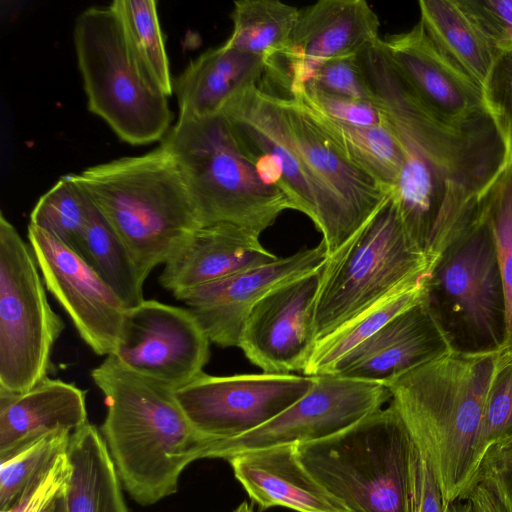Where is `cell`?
<instances>
[{
    "mask_svg": "<svg viewBox=\"0 0 512 512\" xmlns=\"http://www.w3.org/2000/svg\"><path fill=\"white\" fill-rule=\"evenodd\" d=\"M220 113L262 179L321 232L328 256L389 200L391 193L346 157L301 97L256 83L231 97Z\"/></svg>",
    "mask_w": 512,
    "mask_h": 512,
    "instance_id": "cell-1",
    "label": "cell"
},
{
    "mask_svg": "<svg viewBox=\"0 0 512 512\" xmlns=\"http://www.w3.org/2000/svg\"><path fill=\"white\" fill-rule=\"evenodd\" d=\"M91 377L107 405L100 432L123 487L139 505L175 494L188 465L213 458L216 440L193 428L174 389L130 370L114 355Z\"/></svg>",
    "mask_w": 512,
    "mask_h": 512,
    "instance_id": "cell-2",
    "label": "cell"
},
{
    "mask_svg": "<svg viewBox=\"0 0 512 512\" xmlns=\"http://www.w3.org/2000/svg\"><path fill=\"white\" fill-rule=\"evenodd\" d=\"M499 353L447 354L393 379L391 402L428 452L444 500H463L480 465L485 400Z\"/></svg>",
    "mask_w": 512,
    "mask_h": 512,
    "instance_id": "cell-3",
    "label": "cell"
},
{
    "mask_svg": "<svg viewBox=\"0 0 512 512\" xmlns=\"http://www.w3.org/2000/svg\"><path fill=\"white\" fill-rule=\"evenodd\" d=\"M147 278L200 227L182 173L163 146L72 174Z\"/></svg>",
    "mask_w": 512,
    "mask_h": 512,
    "instance_id": "cell-4",
    "label": "cell"
},
{
    "mask_svg": "<svg viewBox=\"0 0 512 512\" xmlns=\"http://www.w3.org/2000/svg\"><path fill=\"white\" fill-rule=\"evenodd\" d=\"M297 454L347 512H411L413 438L392 402L334 435L297 444Z\"/></svg>",
    "mask_w": 512,
    "mask_h": 512,
    "instance_id": "cell-5",
    "label": "cell"
},
{
    "mask_svg": "<svg viewBox=\"0 0 512 512\" xmlns=\"http://www.w3.org/2000/svg\"><path fill=\"white\" fill-rule=\"evenodd\" d=\"M186 183L200 226L232 223L257 234L292 205L268 185L221 113L178 118L162 139Z\"/></svg>",
    "mask_w": 512,
    "mask_h": 512,
    "instance_id": "cell-6",
    "label": "cell"
},
{
    "mask_svg": "<svg viewBox=\"0 0 512 512\" xmlns=\"http://www.w3.org/2000/svg\"><path fill=\"white\" fill-rule=\"evenodd\" d=\"M358 59L403 147L480 195L510 159L506 138L493 113L466 123L438 116L392 66L381 39Z\"/></svg>",
    "mask_w": 512,
    "mask_h": 512,
    "instance_id": "cell-7",
    "label": "cell"
},
{
    "mask_svg": "<svg viewBox=\"0 0 512 512\" xmlns=\"http://www.w3.org/2000/svg\"><path fill=\"white\" fill-rule=\"evenodd\" d=\"M425 302L451 351L502 352L507 339L505 291L479 199L470 222L431 266Z\"/></svg>",
    "mask_w": 512,
    "mask_h": 512,
    "instance_id": "cell-8",
    "label": "cell"
},
{
    "mask_svg": "<svg viewBox=\"0 0 512 512\" xmlns=\"http://www.w3.org/2000/svg\"><path fill=\"white\" fill-rule=\"evenodd\" d=\"M432 261L410 239L390 196L321 269L316 342L402 284L429 272Z\"/></svg>",
    "mask_w": 512,
    "mask_h": 512,
    "instance_id": "cell-9",
    "label": "cell"
},
{
    "mask_svg": "<svg viewBox=\"0 0 512 512\" xmlns=\"http://www.w3.org/2000/svg\"><path fill=\"white\" fill-rule=\"evenodd\" d=\"M73 38L88 109L131 145L163 139L172 120L168 97L138 72L113 8L82 11Z\"/></svg>",
    "mask_w": 512,
    "mask_h": 512,
    "instance_id": "cell-10",
    "label": "cell"
},
{
    "mask_svg": "<svg viewBox=\"0 0 512 512\" xmlns=\"http://www.w3.org/2000/svg\"><path fill=\"white\" fill-rule=\"evenodd\" d=\"M29 243L0 215V390L25 392L48 377L65 328L50 306Z\"/></svg>",
    "mask_w": 512,
    "mask_h": 512,
    "instance_id": "cell-11",
    "label": "cell"
},
{
    "mask_svg": "<svg viewBox=\"0 0 512 512\" xmlns=\"http://www.w3.org/2000/svg\"><path fill=\"white\" fill-rule=\"evenodd\" d=\"M313 382V376L292 373L213 376L203 372L175 390V396L193 428L217 441L267 423L306 395Z\"/></svg>",
    "mask_w": 512,
    "mask_h": 512,
    "instance_id": "cell-12",
    "label": "cell"
},
{
    "mask_svg": "<svg viewBox=\"0 0 512 512\" xmlns=\"http://www.w3.org/2000/svg\"><path fill=\"white\" fill-rule=\"evenodd\" d=\"M309 392L262 426L236 438L218 440L214 458L285 444H303L334 435L382 408L392 395L382 383L313 376Z\"/></svg>",
    "mask_w": 512,
    "mask_h": 512,
    "instance_id": "cell-13",
    "label": "cell"
},
{
    "mask_svg": "<svg viewBox=\"0 0 512 512\" xmlns=\"http://www.w3.org/2000/svg\"><path fill=\"white\" fill-rule=\"evenodd\" d=\"M380 21L364 0H320L300 9L284 46L265 61L263 76L293 95L326 62L356 56L377 42Z\"/></svg>",
    "mask_w": 512,
    "mask_h": 512,
    "instance_id": "cell-14",
    "label": "cell"
},
{
    "mask_svg": "<svg viewBox=\"0 0 512 512\" xmlns=\"http://www.w3.org/2000/svg\"><path fill=\"white\" fill-rule=\"evenodd\" d=\"M210 343L190 309L144 300L127 310L112 355L130 370L177 390L204 372Z\"/></svg>",
    "mask_w": 512,
    "mask_h": 512,
    "instance_id": "cell-15",
    "label": "cell"
},
{
    "mask_svg": "<svg viewBox=\"0 0 512 512\" xmlns=\"http://www.w3.org/2000/svg\"><path fill=\"white\" fill-rule=\"evenodd\" d=\"M27 238L46 288L82 340L99 356L114 354L126 306L81 254L32 224Z\"/></svg>",
    "mask_w": 512,
    "mask_h": 512,
    "instance_id": "cell-16",
    "label": "cell"
},
{
    "mask_svg": "<svg viewBox=\"0 0 512 512\" xmlns=\"http://www.w3.org/2000/svg\"><path fill=\"white\" fill-rule=\"evenodd\" d=\"M321 270L265 295L244 323L239 348L266 373L304 371L316 344L315 306Z\"/></svg>",
    "mask_w": 512,
    "mask_h": 512,
    "instance_id": "cell-17",
    "label": "cell"
},
{
    "mask_svg": "<svg viewBox=\"0 0 512 512\" xmlns=\"http://www.w3.org/2000/svg\"><path fill=\"white\" fill-rule=\"evenodd\" d=\"M327 258L321 241L316 247L194 287L175 298L188 306L210 342L239 347L251 309L275 288L321 270Z\"/></svg>",
    "mask_w": 512,
    "mask_h": 512,
    "instance_id": "cell-18",
    "label": "cell"
},
{
    "mask_svg": "<svg viewBox=\"0 0 512 512\" xmlns=\"http://www.w3.org/2000/svg\"><path fill=\"white\" fill-rule=\"evenodd\" d=\"M391 197L416 247L434 263L474 216L479 195L412 150Z\"/></svg>",
    "mask_w": 512,
    "mask_h": 512,
    "instance_id": "cell-19",
    "label": "cell"
},
{
    "mask_svg": "<svg viewBox=\"0 0 512 512\" xmlns=\"http://www.w3.org/2000/svg\"><path fill=\"white\" fill-rule=\"evenodd\" d=\"M381 44L392 66L438 116L466 123L491 112L484 90L437 48L420 21L381 38Z\"/></svg>",
    "mask_w": 512,
    "mask_h": 512,
    "instance_id": "cell-20",
    "label": "cell"
},
{
    "mask_svg": "<svg viewBox=\"0 0 512 512\" xmlns=\"http://www.w3.org/2000/svg\"><path fill=\"white\" fill-rule=\"evenodd\" d=\"M450 351L424 300L400 312L346 355L331 375L387 385Z\"/></svg>",
    "mask_w": 512,
    "mask_h": 512,
    "instance_id": "cell-21",
    "label": "cell"
},
{
    "mask_svg": "<svg viewBox=\"0 0 512 512\" xmlns=\"http://www.w3.org/2000/svg\"><path fill=\"white\" fill-rule=\"evenodd\" d=\"M259 236L232 223L200 226L164 264L159 282L176 297L194 287L277 260L262 246Z\"/></svg>",
    "mask_w": 512,
    "mask_h": 512,
    "instance_id": "cell-22",
    "label": "cell"
},
{
    "mask_svg": "<svg viewBox=\"0 0 512 512\" xmlns=\"http://www.w3.org/2000/svg\"><path fill=\"white\" fill-rule=\"evenodd\" d=\"M234 477L263 511L347 512L301 463L297 444L244 451L227 459Z\"/></svg>",
    "mask_w": 512,
    "mask_h": 512,
    "instance_id": "cell-23",
    "label": "cell"
},
{
    "mask_svg": "<svg viewBox=\"0 0 512 512\" xmlns=\"http://www.w3.org/2000/svg\"><path fill=\"white\" fill-rule=\"evenodd\" d=\"M88 423L86 391L45 378L33 388L0 390V457L51 433H73Z\"/></svg>",
    "mask_w": 512,
    "mask_h": 512,
    "instance_id": "cell-24",
    "label": "cell"
},
{
    "mask_svg": "<svg viewBox=\"0 0 512 512\" xmlns=\"http://www.w3.org/2000/svg\"><path fill=\"white\" fill-rule=\"evenodd\" d=\"M265 71L262 57L222 44L200 54L177 77L178 118L219 114L225 103L243 88L259 83Z\"/></svg>",
    "mask_w": 512,
    "mask_h": 512,
    "instance_id": "cell-25",
    "label": "cell"
},
{
    "mask_svg": "<svg viewBox=\"0 0 512 512\" xmlns=\"http://www.w3.org/2000/svg\"><path fill=\"white\" fill-rule=\"evenodd\" d=\"M72 471L65 494L67 512H130L122 482L100 430L87 423L71 434Z\"/></svg>",
    "mask_w": 512,
    "mask_h": 512,
    "instance_id": "cell-26",
    "label": "cell"
},
{
    "mask_svg": "<svg viewBox=\"0 0 512 512\" xmlns=\"http://www.w3.org/2000/svg\"><path fill=\"white\" fill-rule=\"evenodd\" d=\"M428 273L397 287L317 341L303 371L304 375H331L337 364L346 355L372 337L392 318L407 308L424 301Z\"/></svg>",
    "mask_w": 512,
    "mask_h": 512,
    "instance_id": "cell-27",
    "label": "cell"
},
{
    "mask_svg": "<svg viewBox=\"0 0 512 512\" xmlns=\"http://www.w3.org/2000/svg\"><path fill=\"white\" fill-rule=\"evenodd\" d=\"M420 22L437 48L484 89L496 55L455 0L419 1Z\"/></svg>",
    "mask_w": 512,
    "mask_h": 512,
    "instance_id": "cell-28",
    "label": "cell"
},
{
    "mask_svg": "<svg viewBox=\"0 0 512 512\" xmlns=\"http://www.w3.org/2000/svg\"><path fill=\"white\" fill-rule=\"evenodd\" d=\"M80 254L120 298L127 309L145 299L146 277L129 249L91 201L80 241Z\"/></svg>",
    "mask_w": 512,
    "mask_h": 512,
    "instance_id": "cell-29",
    "label": "cell"
},
{
    "mask_svg": "<svg viewBox=\"0 0 512 512\" xmlns=\"http://www.w3.org/2000/svg\"><path fill=\"white\" fill-rule=\"evenodd\" d=\"M311 108L346 157L392 194L405 163V151L388 119L382 126H351Z\"/></svg>",
    "mask_w": 512,
    "mask_h": 512,
    "instance_id": "cell-30",
    "label": "cell"
},
{
    "mask_svg": "<svg viewBox=\"0 0 512 512\" xmlns=\"http://www.w3.org/2000/svg\"><path fill=\"white\" fill-rule=\"evenodd\" d=\"M130 56L142 78L169 97L173 91L169 60L155 0H115Z\"/></svg>",
    "mask_w": 512,
    "mask_h": 512,
    "instance_id": "cell-31",
    "label": "cell"
},
{
    "mask_svg": "<svg viewBox=\"0 0 512 512\" xmlns=\"http://www.w3.org/2000/svg\"><path fill=\"white\" fill-rule=\"evenodd\" d=\"M300 8L279 0H238L231 12L230 48L268 60L288 40Z\"/></svg>",
    "mask_w": 512,
    "mask_h": 512,
    "instance_id": "cell-32",
    "label": "cell"
},
{
    "mask_svg": "<svg viewBox=\"0 0 512 512\" xmlns=\"http://www.w3.org/2000/svg\"><path fill=\"white\" fill-rule=\"evenodd\" d=\"M91 200L72 174L62 176L44 193L30 213V223L80 254V241Z\"/></svg>",
    "mask_w": 512,
    "mask_h": 512,
    "instance_id": "cell-33",
    "label": "cell"
},
{
    "mask_svg": "<svg viewBox=\"0 0 512 512\" xmlns=\"http://www.w3.org/2000/svg\"><path fill=\"white\" fill-rule=\"evenodd\" d=\"M479 207L493 235L507 310V339L500 354H512V157L479 195Z\"/></svg>",
    "mask_w": 512,
    "mask_h": 512,
    "instance_id": "cell-34",
    "label": "cell"
},
{
    "mask_svg": "<svg viewBox=\"0 0 512 512\" xmlns=\"http://www.w3.org/2000/svg\"><path fill=\"white\" fill-rule=\"evenodd\" d=\"M71 433L42 436L0 457V510L9 508L25 486L58 454L67 450Z\"/></svg>",
    "mask_w": 512,
    "mask_h": 512,
    "instance_id": "cell-35",
    "label": "cell"
},
{
    "mask_svg": "<svg viewBox=\"0 0 512 512\" xmlns=\"http://www.w3.org/2000/svg\"><path fill=\"white\" fill-rule=\"evenodd\" d=\"M512 439V354H499L484 406L480 462L493 445Z\"/></svg>",
    "mask_w": 512,
    "mask_h": 512,
    "instance_id": "cell-36",
    "label": "cell"
},
{
    "mask_svg": "<svg viewBox=\"0 0 512 512\" xmlns=\"http://www.w3.org/2000/svg\"><path fill=\"white\" fill-rule=\"evenodd\" d=\"M465 498L479 502L492 512H512V439L486 451L475 483Z\"/></svg>",
    "mask_w": 512,
    "mask_h": 512,
    "instance_id": "cell-37",
    "label": "cell"
},
{
    "mask_svg": "<svg viewBox=\"0 0 512 512\" xmlns=\"http://www.w3.org/2000/svg\"><path fill=\"white\" fill-rule=\"evenodd\" d=\"M71 471V463L65 450L25 486L9 508L0 512H49L65 495Z\"/></svg>",
    "mask_w": 512,
    "mask_h": 512,
    "instance_id": "cell-38",
    "label": "cell"
},
{
    "mask_svg": "<svg viewBox=\"0 0 512 512\" xmlns=\"http://www.w3.org/2000/svg\"><path fill=\"white\" fill-rule=\"evenodd\" d=\"M358 55L324 63L308 84L329 94L378 104V97L364 73Z\"/></svg>",
    "mask_w": 512,
    "mask_h": 512,
    "instance_id": "cell-39",
    "label": "cell"
},
{
    "mask_svg": "<svg viewBox=\"0 0 512 512\" xmlns=\"http://www.w3.org/2000/svg\"><path fill=\"white\" fill-rule=\"evenodd\" d=\"M311 107L340 123L351 126L374 127L387 122L380 103H370L326 93L307 84L296 94Z\"/></svg>",
    "mask_w": 512,
    "mask_h": 512,
    "instance_id": "cell-40",
    "label": "cell"
},
{
    "mask_svg": "<svg viewBox=\"0 0 512 512\" xmlns=\"http://www.w3.org/2000/svg\"><path fill=\"white\" fill-rule=\"evenodd\" d=\"M496 57L512 50V0H455Z\"/></svg>",
    "mask_w": 512,
    "mask_h": 512,
    "instance_id": "cell-41",
    "label": "cell"
},
{
    "mask_svg": "<svg viewBox=\"0 0 512 512\" xmlns=\"http://www.w3.org/2000/svg\"><path fill=\"white\" fill-rule=\"evenodd\" d=\"M487 105L496 118L512 157V50L500 53L484 86Z\"/></svg>",
    "mask_w": 512,
    "mask_h": 512,
    "instance_id": "cell-42",
    "label": "cell"
},
{
    "mask_svg": "<svg viewBox=\"0 0 512 512\" xmlns=\"http://www.w3.org/2000/svg\"><path fill=\"white\" fill-rule=\"evenodd\" d=\"M411 512H451L425 447L413 436Z\"/></svg>",
    "mask_w": 512,
    "mask_h": 512,
    "instance_id": "cell-43",
    "label": "cell"
},
{
    "mask_svg": "<svg viewBox=\"0 0 512 512\" xmlns=\"http://www.w3.org/2000/svg\"><path fill=\"white\" fill-rule=\"evenodd\" d=\"M463 501H465L466 503L462 507V512H492L487 507L473 499L465 498L463 499Z\"/></svg>",
    "mask_w": 512,
    "mask_h": 512,
    "instance_id": "cell-44",
    "label": "cell"
},
{
    "mask_svg": "<svg viewBox=\"0 0 512 512\" xmlns=\"http://www.w3.org/2000/svg\"><path fill=\"white\" fill-rule=\"evenodd\" d=\"M66 494V493H65ZM49 512H67L66 503H65V495L62 496L55 505L51 508Z\"/></svg>",
    "mask_w": 512,
    "mask_h": 512,
    "instance_id": "cell-45",
    "label": "cell"
},
{
    "mask_svg": "<svg viewBox=\"0 0 512 512\" xmlns=\"http://www.w3.org/2000/svg\"><path fill=\"white\" fill-rule=\"evenodd\" d=\"M233 512H253L251 506L247 502L239 504Z\"/></svg>",
    "mask_w": 512,
    "mask_h": 512,
    "instance_id": "cell-46",
    "label": "cell"
}]
</instances>
